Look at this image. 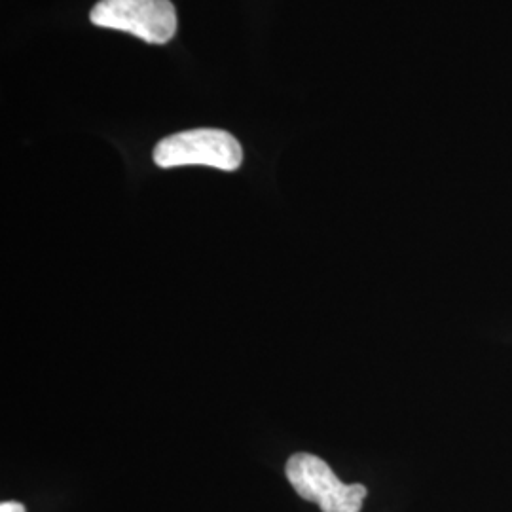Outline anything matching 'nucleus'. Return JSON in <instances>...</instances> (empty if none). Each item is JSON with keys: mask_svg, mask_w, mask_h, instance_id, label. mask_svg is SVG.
Segmentation results:
<instances>
[{"mask_svg": "<svg viewBox=\"0 0 512 512\" xmlns=\"http://www.w3.org/2000/svg\"><path fill=\"white\" fill-rule=\"evenodd\" d=\"M90 21L148 44H167L177 33V12L171 0H99Z\"/></svg>", "mask_w": 512, "mask_h": 512, "instance_id": "2", "label": "nucleus"}, {"mask_svg": "<svg viewBox=\"0 0 512 512\" xmlns=\"http://www.w3.org/2000/svg\"><path fill=\"white\" fill-rule=\"evenodd\" d=\"M285 476L296 494L323 512H361L368 494L363 484H344L327 461L304 452L289 458Z\"/></svg>", "mask_w": 512, "mask_h": 512, "instance_id": "3", "label": "nucleus"}, {"mask_svg": "<svg viewBox=\"0 0 512 512\" xmlns=\"http://www.w3.org/2000/svg\"><path fill=\"white\" fill-rule=\"evenodd\" d=\"M0 512H25V507L18 501H4L0 503Z\"/></svg>", "mask_w": 512, "mask_h": 512, "instance_id": "4", "label": "nucleus"}, {"mask_svg": "<svg viewBox=\"0 0 512 512\" xmlns=\"http://www.w3.org/2000/svg\"><path fill=\"white\" fill-rule=\"evenodd\" d=\"M154 162L162 169L207 165L220 171H236L243 162V150L228 131L190 129L162 139L154 148Z\"/></svg>", "mask_w": 512, "mask_h": 512, "instance_id": "1", "label": "nucleus"}]
</instances>
